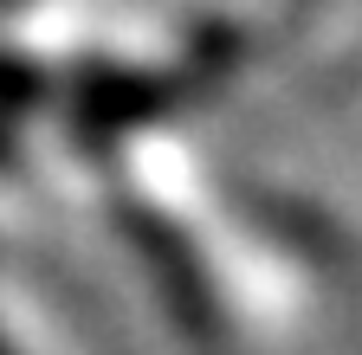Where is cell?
Listing matches in <instances>:
<instances>
[{
	"instance_id": "6da1fadb",
	"label": "cell",
	"mask_w": 362,
	"mask_h": 355,
	"mask_svg": "<svg viewBox=\"0 0 362 355\" xmlns=\"http://www.w3.org/2000/svg\"><path fill=\"white\" fill-rule=\"evenodd\" d=\"M0 355H13V342H7V336H0Z\"/></svg>"
}]
</instances>
